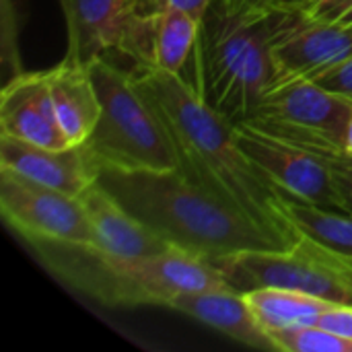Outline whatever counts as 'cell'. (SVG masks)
Returning a JSON list of instances; mask_svg holds the SVG:
<instances>
[{"label": "cell", "mask_w": 352, "mask_h": 352, "mask_svg": "<svg viewBox=\"0 0 352 352\" xmlns=\"http://www.w3.org/2000/svg\"><path fill=\"white\" fill-rule=\"evenodd\" d=\"M132 74L171 136L179 171L291 248L299 233L283 217L280 192L241 151L235 124L208 107L179 74L151 64L136 66Z\"/></svg>", "instance_id": "obj_1"}, {"label": "cell", "mask_w": 352, "mask_h": 352, "mask_svg": "<svg viewBox=\"0 0 352 352\" xmlns=\"http://www.w3.org/2000/svg\"><path fill=\"white\" fill-rule=\"evenodd\" d=\"M97 182L167 245L210 262L248 250L285 248L239 208L179 169H99Z\"/></svg>", "instance_id": "obj_2"}, {"label": "cell", "mask_w": 352, "mask_h": 352, "mask_svg": "<svg viewBox=\"0 0 352 352\" xmlns=\"http://www.w3.org/2000/svg\"><path fill=\"white\" fill-rule=\"evenodd\" d=\"M37 262L62 285L107 307H169L182 293L227 287L206 258L167 250L155 256H120L89 243H27Z\"/></svg>", "instance_id": "obj_3"}, {"label": "cell", "mask_w": 352, "mask_h": 352, "mask_svg": "<svg viewBox=\"0 0 352 352\" xmlns=\"http://www.w3.org/2000/svg\"><path fill=\"white\" fill-rule=\"evenodd\" d=\"M190 85L200 99L233 124L245 122L280 72L264 12L231 10L214 0L200 21Z\"/></svg>", "instance_id": "obj_4"}, {"label": "cell", "mask_w": 352, "mask_h": 352, "mask_svg": "<svg viewBox=\"0 0 352 352\" xmlns=\"http://www.w3.org/2000/svg\"><path fill=\"white\" fill-rule=\"evenodd\" d=\"M99 95V120L82 142L99 169L173 171L179 169L171 136L155 107L146 101L132 72L107 56L89 62Z\"/></svg>", "instance_id": "obj_5"}, {"label": "cell", "mask_w": 352, "mask_h": 352, "mask_svg": "<svg viewBox=\"0 0 352 352\" xmlns=\"http://www.w3.org/2000/svg\"><path fill=\"white\" fill-rule=\"evenodd\" d=\"M229 289L260 287L307 293L338 305H352V262L299 235L291 248L248 250L212 262Z\"/></svg>", "instance_id": "obj_6"}, {"label": "cell", "mask_w": 352, "mask_h": 352, "mask_svg": "<svg viewBox=\"0 0 352 352\" xmlns=\"http://www.w3.org/2000/svg\"><path fill=\"white\" fill-rule=\"evenodd\" d=\"M352 99L305 76H280L258 101L248 124L318 153L344 151Z\"/></svg>", "instance_id": "obj_7"}, {"label": "cell", "mask_w": 352, "mask_h": 352, "mask_svg": "<svg viewBox=\"0 0 352 352\" xmlns=\"http://www.w3.org/2000/svg\"><path fill=\"white\" fill-rule=\"evenodd\" d=\"M0 212L25 243H93L87 212L76 196L35 184L4 167H0Z\"/></svg>", "instance_id": "obj_8"}, {"label": "cell", "mask_w": 352, "mask_h": 352, "mask_svg": "<svg viewBox=\"0 0 352 352\" xmlns=\"http://www.w3.org/2000/svg\"><path fill=\"white\" fill-rule=\"evenodd\" d=\"M235 134L245 157L280 194L344 212L322 153L268 134L248 122L235 124Z\"/></svg>", "instance_id": "obj_9"}, {"label": "cell", "mask_w": 352, "mask_h": 352, "mask_svg": "<svg viewBox=\"0 0 352 352\" xmlns=\"http://www.w3.org/2000/svg\"><path fill=\"white\" fill-rule=\"evenodd\" d=\"M264 14L280 76L314 80L352 58V27L311 16L299 8Z\"/></svg>", "instance_id": "obj_10"}, {"label": "cell", "mask_w": 352, "mask_h": 352, "mask_svg": "<svg viewBox=\"0 0 352 352\" xmlns=\"http://www.w3.org/2000/svg\"><path fill=\"white\" fill-rule=\"evenodd\" d=\"M66 23V60L89 64L107 52H130L138 12L126 0H58Z\"/></svg>", "instance_id": "obj_11"}, {"label": "cell", "mask_w": 352, "mask_h": 352, "mask_svg": "<svg viewBox=\"0 0 352 352\" xmlns=\"http://www.w3.org/2000/svg\"><path fill=\"white\" fill-rule=\"evenodd\" d=\"M0 167L76 198L99 175V165L85 144L45 148L6 134H0Z\"/></svg>", "instance_id": "obj_12"}, {"label": "cell", "mask_w": 352, "mask_h": 352, "mask_svg": "<svg viewBox=\"0 0 352 352\" xmlns=\"http://www.w3.org/2000/svg\"><path fill=\"white\" fill-rule=\"evenodd\" d=\"M0 134L45 146H72L54 109L47 72H19L0 91Z\"/></svg>", "instance_id": "obj_13"}, {"label": "cell", "mask_w": 352, "mask_h": 352, "mask_svg": "<svg viewBox=\"0 0 352 352\" xmlns=\"http://www.w3.org/2000/svg\"><path fill=\"white\" fill-rule=\"evenodd\" d=\"M78 200L93 231V248L120 256H155L171 250V245L130 214L99 182L91 184Z\"/></svg>", "instance_id": "obj_14"}, {"label": "cell", "mask_w": 352, "mask_h": 352, "mask_svg": "<svg viewBox=\"0 0 352 352\" xmlns=\"http://www.w3.org/2000/svg\"><path fill=\"white\" fill-rule=\"evenodd\" d=\"M169 309L225 334L227 338L258 351H278L270 334L260 326L243 293L229 287L210 291H192L177 295Z\"/></svg>", "instance_id": "obj_15"}, {"label": "cell", "mask_w": 352, "mask_h": 352, "mask_svg": "<svg viewBox=\"0 0 352 352\" xmlns=\"http://www.w3.org/2000/svg\"><path fill=\"white\" fill-rule=\"evenodd\" d=\"M45 72L64 136L72 146L87 142L101 113V103L89 64H78L64 58Z\"/></svg>", "instance_id": "obj_16"}, {"label": "cell", "mask_w": 352, "mask_h": 352, "mask_svg": "<svg viewBox=\"0 0 352 352\" xmlns=\"http://www.w3.org/2000/svg\"><path fill=\"white\" fill-rule=\"evenodd\" d=\"M146 14L151 39V66L182 76L184 68L188 66L194 54L200 21L194 14L175 6H163Z\"/></svg>", "instance_id": "obj_17"}, {"label": "cell", "mask_w": 352, "mask_h": 352, "mask_svg": "<svg viewBox=\"0 0 352 352\" xmlns=\"http://www.w3.org/2000/svg\"><path fill=\"white\" fill-rule=\"evenodd\" d=\"M280 210L289 225L303 237L324 250L352 262V214L330 210L318 204L303 202L295 196L280 194Z\"/></svg>", "instance_id": "obj_18"}, {"label": "cell", "mask_w": 352, "mask_h": 352, "mask_svg": "<svg viewBox=\"0 0 352 352\" xmlns=\"http://www.w3.org/2000/svg\"><path fill=\"white\" fill-rule=\"evenodd\" d=\"M243 295L256 320L268 334L280 328L316 324L324 311H328L332 305H338L307 293L274 287L252 289Z\"/></svg>", "instance_id": "obj_19"}, {"label": "cell", "mask_w": 352, "mask_h": 352, "mask_svg": "<svg viewBox=\"0 0 352 352\" xmlns=\"http://www.w3.org/2000/svg\"><path fill=\"white\" fill-rule=\"evenodd\" d=\"M270 338L280 352H352V340L316 324L280 328Z\"/></svg>", "instance_id": "obj_20"}, {"label": "cell", "mask_w": 352, "mask_h": 352, "mask_svg": "<svg viewBox=\"0 0 352 352\" xmlns=\"http://www.w3.org/2000/svg\"><path fill=\"white\" fill-rule=\"evenodd\" d=\"M322 155L326 157V163L330 167L344 212L352 214V155H349L346 151H330Z\"/></svg>", "instance_id": "obj_21"}, {"label": "cell", "mask_w": 352, "mask_h": 352, "mask_svg": "<svg viewBox=\"0 0 352 352\" xmlns=\"http://www.w3.org/2000/svg\"><path fill=\"white\" fill-rule=\"evenodd\" d=\"M299 10L324 21L352 27V0H305Z\"/></svg>", "instance_id": "obj_22"}, {"label": "cell", "mask_w": 352, "mask_h": 352, "mask_svg": "<svg viewBox=\"0 0 352 352\" xmlns=\"http://www.w3.org/2000/svg\"><path fill=\"white\" fill-rule=\"evenodd\" d=\"M214 0H134L132 8L136 12H153V10L163 8V6H175V8H182V10L194 14L198 21H202L204 12L208 10V6Z\"/></svg>", "instance_id": "obj_23"}, {"label": "cell", "mask_w": 352, "mask_h": 352, "mask_svg": "<svg viewBox=\"0 0 352 352\" xmlns=\"http://www.w3.org/2000/svg\"><path fill=\"white\" fill-rule=\"evenodd\" d=\"M316 326H322L346 340H352V305H332L318 318Z\"/></svg>", "instance_id": "obj_24"}, {"label": "cell", "mask_w": 352, "mask_h": 352, "mask_svg": "<svg viewBox=\"0 0 352 352\" xmlns=\"http://www.w3.org/2000/svg\"><path fill=\"white\" fill-rule=\"evenodd\" d=\"M314 80L320 82L322 87H326L328 91H334L338 95H344V97L352 99V58L342 62V64H338L336 68L320 74Z\"/></svg>", "instance_id": "obj_25"}, {"label": "cell", "mask_w": 352, "mask_h": 352, "mask_svg": "<svg viewBox=\"0 0 352 352\" xmlns=\"http://www.w3.org/2000/svg\"><path fill=\"white\" fill-rule=\"evenodd\" d=\"M305 0H245L243 8L254 12H268V10H280V8H301Z\"/></svg>", "instance_id": "obj_26"}, {"label": "cell", "mask_w": 352, "mask_h": 352, "mask_svg": "<svg viewBox=\"0 0 352 352\" xmlns=\"http://www.w3.org/2000/svg\"><path fill=\"white\" fill-rule=\"evenodd\" d=\"M344 151L352 155V118L349 122V128H346V138H344Z\"/></svg>", "instance_id": "obj_27"}, {"label": "cell", "mask_w": 352, "mask_h": 352, "mask_svg": "<svg viewBox=\"0 0 352 352\" xmlns=\"http://www.w3.org/2000/svg\"><path fill=\"white\" fill-rule=\"evenodd\" d=\"M231 10H241L243 8V4H245V0H223Z\"/></svg>", "instance_id": "obj_28"}, {"label": "cell", "mask_w": 352, "mask_h": 352, "mask_svg": "<svg viewBox=\"0 0 352 352\" xmlns=\"http://www.w3.org/2000/svg\"><path fill=\"white\" fill-rule=\"evenodd\" d=\"M132 2H134V0H126V4H128L130 8H132ZM132 10H134V8H132Z\"/></svg>", "instance_id": "obj_29"}]
</instances>
